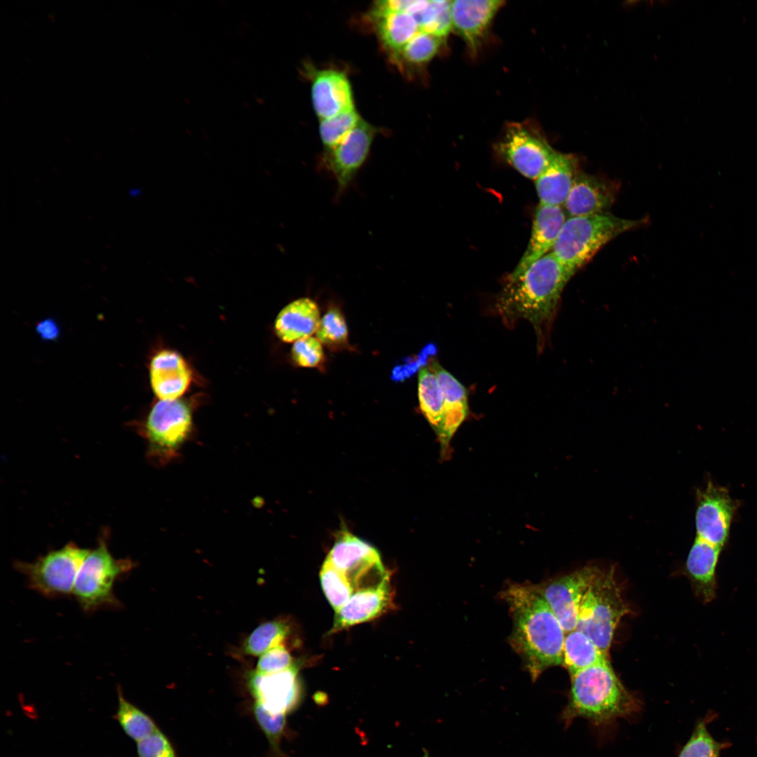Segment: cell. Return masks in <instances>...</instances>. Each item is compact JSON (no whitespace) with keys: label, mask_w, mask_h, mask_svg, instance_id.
Listing matches in <instances>:
<instances>
[{"label":"cell","mask_w":757,"mask_h":757,"mask_svg":"<svg viewBox=\"0 0 757 757\" xmlns=\"http://www.w3.org/2000/svg\"><path fill=\"white\" fill-rule=\"evenodd\" d=\"M360 120L355 109L329 118L320 120V136L325 151L339 144Z\"/></svg>","instance_id":"32"},{"label":"cell","mask_w":757,"mask_h":757,"mask_svg":"<svg viewBox=\"0 0 757 757\" xmlns=\"http://www.w3.org/2000/svg\"><path fill=\"white\" fill-rule=\"evenodd\" d=\"M615 198L613 187L594 175L578 172L563 205L568 217L606 212Z\"/></svg>","instance_id":"20"},{"label":"cell","mask_w":757,"mask_h":757,"mask_svg":"<svg viewBox=\"0 0 757 757\" xmlns=\"http://www.w3.org/2000/svg\"><path fill=\"white\" fill-rule=\"evenodd\" d=\"M138 757H178L167 737L158 729L137 742Z\"/></svg>","instance_id":"39"},{"label":"cell","mask_w":757,"mask_h":757,"mask_svg":"<svg viewBox=\"0 0 757 757\" xmlns=\"http://www.w3.org/2000/svg\"><path fill=\"white\" fill-rule=\"evenodd\" d=\"M134 563L129 559H118L110 553L107 538L102 537L98 545L83 560L74 584L73 594L85 612L102 608H118L116 597V582L129 573Z\"/></svg>","instance_id":"6"},{"label":"cell","mask_w":757,"mask_h":757,"mask_svg":"<svg viewBox=\"0 0 757 757\" xmlns=\"http://www.w3.org/2000/svg\"><path fill=\"white\" fill-rule=\"evenodd\" d=\"M374 133L371 125L361 119L339 144L325 151V163L336 180L339 193L348 186L364 163Z\"/></svg>","instance_id":"12"},{"label":"cell","mask_w":757,"mask_h":757,"mask_svg":"<svg viewBox=\"0 0 757 757\" xmlns=\"http://www.w3.org/2000/svg\"><path fill=\"white\" fill-rule=\"evenodd\" d=\"M118 697L116 718L130 739L137 743L158 729L149 716L125 699L121 689H118Z\"/></svg>","instance_id":"29"},{"label":"cell","mask_w":757,"mask_h":757,"mask_svg":"<svg viewBox=\"0 0 757 757\" xmlns=\"http://www.w3.org/2000/svg\"><path fill=\"white\" fill-rule=\"evenodd\" d=\"M735 505L728 492L709 483L697 493L696 536L722 549L728 536Z\"/></svg>","instance_id":"13"},{"label":"cell","mask_w":757,"mask_h":757,"mask_svg":"<svg viewBox=\"0 0 757 757\" xmlns=\"http://www.w3.org/2000/svg\"><path fill=\"white\" fill-rule=\"evenodd\" d=\"M298 667L295 664L283 671L266 675L254 671L249 686L255 702L273 714H287L296 708L301 697Z\"/></svg>","instance_id":"14"},{"label":"cell","mask_w":757,"mask_h":757,"mask_svg":"<svg viewBox=\"0 0 757 757\" xmlns=\"http://www.w3.org/2000/svg\"><path fill=\"white\" fill-rule=\"evenodd\" d=\"M311 97L315 114L320 120L355 109L348 77L337 70L323 69L315 72Z\"/></svg>","instance_id":"19"},{"label":"cell","mask_w":757,"mask_h":757,"mask_svg":"<svg viewBox=\"0 0 757 757\" xmlns=\"http://www.w3.org/2000/svg\"><path fill=\"white\" fill-rule=\"evenodd\" d=\"M377 34L383 44L395 57L404 46L421 31L415 18L406 11H371Z\"/></svg>","instance_id":"25"},{"label":"cell","mask_w":757,"mask_h":757,"mask_svg":"<svg viewBox=\"0 0 757 757\" xmlns=\"http://www.w3.org/2000/svg\"><path fill=\"white\" fill-rule=\"evenodd\" d=\"M295 664L289 652L281 645L259 656L255 671L264 675L272 674L289 669Z\"/></svg>","instance_id":"38"},{"label":"cell","mask_w":757,"mask_h":757,"mask_svg":"<svg viewBox=\"0 0 757 757\" xmlns=\"http://www.w3.org/2000/svg\"><path fill=\"white\" fill-rule=\"evenodd\" d=\"M567 218L563 207L539 203L535 210L526 249L510 275L523 272L552 250Z\"/></svg>","instance_id":"18"},{"label":"cell","mask_w":757,"mask_h":757,"mask_svg":"<svg viewBox=\"0 0 757 757\" xmlns=\"http://www.w3.org/2000/svg\"><path fill=\"white\" fill-rule=\"evenodd\" d=\"M292 356L296 364L304 367H319L325 359L321 342L311 336L296 341L292 348Z\"/></svg>","instance_id":"37"},{"label":"cell","mask_w":757,"mask_h":757,"mask_svg":"<svg viewBox=\"0 0 757 757\" xmlns=\"http://www.w3.org/2000/svg\"><path fill=\"white\" fill-rule=\"evenodd\" d=\"M393 606L389 578L380 583L355 591L335 613L332 634L372 620Z\"/></svg>","instance_id":"16"},{"label":"cell","mask_w":757,"mask_h":757,"mask_svg":"<svg viewBox=\"0 0 757 757\" xmlns=\"http://www.w3.org/2000/svg\"><path fill=\"white\" fill-rule=\"evenodd\" d=\"M409 363L395 366L392 371L391 379L393 381H402L411 376L417 369L416 363H411L409 360L406 359Z\"/></svg>","instance_id":"41"},{"label":"cell","mask_w":757,"mask_h":757,"mask_svg":"<svg viewBox=\"0 0 757 757\" xmlns=\"http://www.w3.org/2000/svg\"><path fill=\"white\" fill-rule=\"evenodd\" d=\"M325 560L347 578L355 591L389 578L378 552L348 532L341 533Z\"/></svg>","instance_id":"9"},{"label":"cell","mask_w":757,"mask_h":757,"mask_svg":"<svg viewBox=\"0 0 757 757\" xmlns=\"http://www.w3.org/2000/svg\"><path fill=\"white\" fill-rule=\"evenodd\" d=\"M320 322L316 303L308 298H301L281 310L275 319V330L282 341L290 343L311 336L317 332Z\"/></svg>","instance_id":"24"},{"label":"cell","mask_w":757,"mask_h":757,"mask_svg":"<svg viewBox=\"0 0 757 757\" xmlns=\"http://www.w3.org/2000/svg\"><path fill=\"white\" fill-rule=\"evenodd\" d=\"M253 713L259 725L267 737L271 749L281 757L280 742L285 733L286 714L270 712L255 702L253 704Z\"/></svg>","instance_id":"35"},{"label":"cell","mask_w":757,"mask_h":757,"mask_svg":"<svg viewBox=\"0 0 757 757\" xmlns=\"http://www.w3.org/2000/svg\"><path fill=\"white\" fill-rule=\"evenodd\" d=\"M317 339L329 347H339L347 343L348 327L342 313L338 308H329L320 320L316 332Z\"/></svg>","instance_id":"34"},{"label":"cell","mask_w":757,"mask_h":757,"mask_svg":"<svg viewBox=\"0 0 757 757\" xmlns=\"http://www.w3.org/2000/svg\"><path fill=\"white\" fill-rule=\"evenodd\" d=\"M443 38L420 31L400 50L396 57L420 65L431 60L438 53Z\"/></svg>","instance_id":"33"},{"label":"cell","mask_w":757,"mask_h":757,"mask_svg":"<svg viewBox=\"0 0 757 757\" xmlns=\"http://www.w3.org/2000/svg\"><path fill=\"white\" fill-rule=\"evenodd\" d=\"M418 396L420 409L435 430L444 412V395L435 374L428 367H423L418 378Z\"/></svg>","instance_id":"28"},{"label":"cell","mask_w":757,"mask_h":757,"mask_svg":"<svg viewBox=\"0 0 757 757\" xmlns=\"http://www.w3.org/2000/svg\"><path fill=\"white\" fill-rule=\"evenodd\" d=\"M89 552L70 543L33 562L18 561L14 566L25 576L29 588L48 598L64 596L73 593L79 568Z\"/></svg>","instance_id":"8"},{"label":"cell","mask_w":757,"mask_h":757,"mask_svg":"<svg viewBox=\"0 0 757 757\" xmlns=\"http://www.w3.org/2000/svg\"><path fill=\"white\" fill-rule=\"evenodd\" d=\"M571 678L569 700L562 713L566 725L578 718L605 725L640 709L639 700L625 688L609 662L581 670Z\"/></svg>","instance_id":"3"},{"label":"cell","mask_w":757,"mask_h":757,"mask_svg":"<svg viewBox=\"0 0 757 757\" xmlns=\"http://www.w3.org/2000/svg\"><path fill=\"white\" fill-rule=\"evenodd\" d=\"M578 172L575 158L557 151L547 168L534 180L539 203L563 207Z\"/></svg>","instance_id":"22"},{"label":"cell","mask_w":757,"mask_h":757,"mask_svg":"<svg viewBox=\"0 0 757 757\" xmlns=\"http://www.w3.org/2000/svg\"><path fill=\"white\" fill-rule=\"evenodd\" d=\"M429 368L437 377L444 395L443 416L435 431L440 444L441 456L445 460L451 455V439L468 413L467 392L460 381L437 362L433 361Z\"/></svg>","instance_id":"15"},{"label":"cell","mask_w":757,"mask_h":757,"mask_svg":"<svg viewBox=\"0 0 757 757\" xmlns=\"http://www.w3.org/2000/svg\"><path fill=\"white\" fill-rule=\"evenodd\" d=\"M640 223L608 212L568 217L551 252L575 273L602 247Z\"/></svg>","instance_id":"4"},{"label":"cell","mask_w":757,"mask_h":757,"mask_svg":"<svg viewBox=\"0 0 757 757\" xmlns=\"http://www.w3.org/2000/svg\"><path fill=\"white\" fill-rule=\"evenodd\" d=\"M599 570L596 566H587L536 585L566 634L577 628L583 598Z\"/></svg>","instance_id":"11"},{"label":"cell","mask_w":757,"mask_h":757,"mask_svg":"<svg viewBox=\"0 0 757 757\" xmlns=\"http://www.w3.org/2000/svg\"><path fill=\"white\" fill-rule=\"evenodd\" d=\"M502 595L513 620L511 645L533 680L562 664L566 632L536 585L511 584Z\"/></svg>","instance_id":"1"},{"label":"cell","mask_w":757,"mask_h":757,"mask_svg":"<svg viewBox=\"0 0 757 757\" xmlns=\"http://www.w3.org/2000/svg\"><path fill=\"white\" fill-rule=\"evenodd\" d=\"M719 744L712 738L704 723H700L678 757H718Z\"/></svg>","instance_id":"36"},{"label":"cell","mask_w":757,"mask_h":757,"mask_svg":"<svg viewBox=\"0 0 757 757\" xmlns=\"http://www.w3.org/2000/svg\"><path fill=\"white\" fill-rule=\"evenodd\" d=\"M288 625L281 620L264 622L247 636L243 645L245 654L260 656L268 650L282 645L289 634Z\"/></svg>","instance_id":"30"},{"label":"cell","mask_w":757,"mask_h":757,"mask_svg":"<svg viewBox=\"0 0 757 757\" xmlns=\"http://www.w3.org/2000/svg\"><path fill=\"white\" fill-rule=\"evenodd\" d=\"M606 662H609L608 655L602 651L584 632L575 629L566 634L562 664L570 676Z\"/></svg>","instance_id":"26"},{"label":"cell","mask_w":757,"mask_h":757,"mask_svg":"<svg viewBox=\"0 0 757 757\" xmlns=\"http://www.w3.org/2000/svg\"><path fill=\"white\" fill-rule=\"evenodd\" d=\"M320 577L322 590L336 611L348 601L355 590L347 578L327 560L321 568Z\"/></svg>","instance_id":"31"},{"label":"cell","mask_w":757,"mask_h":757,"mask_svg":"<svg viewBox=\"0 0 757 757\" xmlns=\"http://www.w3.org/2000/svg\"><path fill=\"white\" fill-rule=\"evenodd\" d=\"M36 332L41 338L49 341L55 340L60 334L57 325L52 319H46L41 321L36 326Z\"/></svg>","instance_id":"40"},{"label":"cell","mask_w":757,"mask_h":757,"mask_svg":"<svg viewBox=\"0 0 757 757\" xmlns=\"http://www.w3.org/2000/svg\"><path fill=\"white\" fill-rule=\"evenodd\" d=\"M407 12L415 18L421 31L444 39L452 29L451 1H411Z\"/></svg>","instance_id":"27"},{"label":"cell","mask_w":757,"mask_h":757,"mask_svg":"<svg viewBox=\"0 0 757 757\" xmlns=\"http://www.w3.org/2000/svg\"><path fill=\"white\" fill-rule=\"evenodd\" d=\"M497 151L520 174L533 180L543 172L557 153L538 131L521 123L506 125Z\"/></svg>","instance_id":"10"},{"label":"cell","mask_w":757,"mask_h":757,"mask_svg":"<svg viewBox=\"0 0 757 757\" xmlns=\"http://www.w3.org/2000/svg\"><path fill=\"white\" fill-rule=\"evenodd\" d=\"M504 1L500 0L451 1L452 29L475 53L498 11Z\"/></svg>","instance_id":"17"},{"label":"cell","mask_w":757,"mask_h":757,"mask_svg":"<svg viewBox=\"0 0 757 757\" xmlns=\"http://www.w3.org/2000/svg\"><path fill=\"white\" fill-rule=\"evenodd\" d=\"M193 430L192 413L183 401L160 400L146 418L145 437L148 453L158 465L179 458Z\"/></svg>","instance_id":"7"},{"label":"cell","mask_w":757,"mask_h":757,"mask_svg":"<svg viewBox=\"0 0 757 757\" xmlns=\"http://www.w3.org/2000/svg\"><path fill=\"white\" fill-rule=\"evenodd\" d=\"M629 611L614 576V570L599 568L583 598L576 629L587 635L608 655L615 630Z\"/></svg>","instance_id":"5"},{"label":"cell","mask_w":757,"mask_h":757,"mask_svg":"<svg viewBox=\"0 0 757 757\" xmlns=\"http://www.w3.org/2000/svg\"><path fill=\"white\" fill-rule=\"evenodd\" d=\"M721 549L696 536L686 560V570L697 596L704 603L716 596V568Z\"/></svg>","instance_id":"23"},{"label":"cell","mask_w":757,"mask_h":757,"mask_svg":"<svg viewBox=\"0 0 757 757\" xmlns=\"http://www.w3.org/2000/svg\"><path fill=\"white\" fill-rule=\"evenodd\" d=\"M575 273L550 252L525 271L510 275L496 301L498 313L510 324L529 322L543 337L553 321L564 288Z\"/></svg>","instance_id":"2"},{"label":"cell","mask_w":757,"mask_h":757,"mask_svg":"<svg viewBox=\"0 0 757 757\" xmlns=\"http://www.w3.org/2000/svg\"><path fill=\"white\" fill-rule=\"evenodd\" d=\"M191 380V370L177 353L163 350L153 357L150 381L154 393L160 400H177L186 391Z\"/></svg>","instance_id":"21"}]
</instances>
